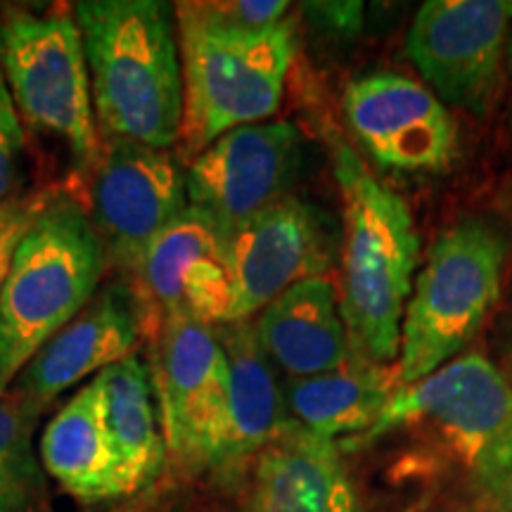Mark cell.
Instances as JSON below:
<instances>
[{
  "instance_id": "1",
  "label": "cell",
  "mask_w": 512,
  "mask_h": 512,
  "mask_svg": "<svg viewBox=\"0 0 512 512\" xmlns=\"http://www.w3.org/2000/svg\"><path fill=\"white\" fill-rule=\"evenodd\" d=\"M102 138L155 150L178 145L183 72L174 5L162 0H81L74 5Z\"/></svg>"
},
{
  "instance_id": "2",
  "label": "cell",
  "mask_w": 512,
  "mask_h": 512,
  "mask_svg": "<svg viewBox=\"0 0 512 512\" xmlns=\"http://www.w3.org/2000/svg\"><path fill=\"white\" fill-rule=\"evenodd\" d=\"M406 432L456 472L477 508L512 505V384L479 351L401 387L377 425L347 446Z\"/></svg>"
},
{
  "instance_id": "3",
  "label": "cell",
  "mask_w": 512,
  "mask_h": 512,
  "mask_svg": "<svg viewBox=\"0 0 512 512\" xmlns=\"http://www.w3.org/2000/svg\"><path fill=\"white\" fill-rule=\"evenodd\" d=\"M183 72V124L178 159L190 164L233 128L259 124L278 110L297 53L294 19L249 29L221 3H176Z\"/></svg>"
},
{
  "instance_id": "4",
  "label": "cell",
  "mask_w": 512,
  "mask_h": 512,
  "mask_svg": "<svg viewBox=\"0 0 512 512\" xmlns=\"http://www.w3.org/2000/svg\"><path fill=\"white\" fill-rule=\"evenodd\" d=\"M332 166L344 200L339 302L351 351L392 363L418 268V228L403 197L377 181L344 140H332Z\"/></svg>"
},
{
  "instance_id": "5",
  "label": "cell",
  "mask_w": 512,
  "mask_h": 512,
  "mask_svg": "<svg viewBox=\"0 0 512 512\" xmlns=\"http://www.w3.org/2000/svg\"><path fill=\"white\" fill-rule=\"evenodd\" d=\"M110 259L83 204L48 195L0 292V394L50 337L93 302Z\"/></svg>"
},
{
  "instance_id": "6",
  "label": "cell",
  "mask_w": 512,
  "mask_h": 512,
  "mask_svg": "<svg viewBox=\"0 0 512 512\" xmlns=\"http://www.w3.org/2000/svg\"><path fill=\"white\" fill-rule=\"evenodd\" d=\"M508 240L496 223L465 216L441 230L415 278L401 323V384L458 358L482 330L503 287Z\"/></svg>"
},
{
  "instance_id": "7",
  "label": "cell",
  "mask_w": 512,
  "mask_h": 512,
  "mask_svg": "<svg viewBox=\"0 0 512 512\" xmlns=\"http://www.w3.org/2000/svg\"><path fill=\"white\" fill-rule=\"evenodd\" d=\"M0 72L22 124L57 140L86 176L100 136L74 12H10L0 22Z\"/></svg>"
},
{
  "instance_id": "8",
  "label": "cell",
  "mask_w": 512,
  "mask_h": 512,
  "mask_svg": "<svg viewBox=\"0 0 512 512\" xmlns=\"http://www.w3.org/2000/svg\"><path fill=\"white\" fill-rule=\"evenodd\" d=\"M150 337L169 465L185 477H211L228 406V358L219 332L192 320L159 318Z\"/></svg>"
},
{
  "instance_id": "9",
  "label": "cell",
  "mask_w": 512,
  "mask_h": 512,
  "mask_svg": "<svg viewBox=\"0 0 512 512\" xmlns=\"http://www.w3.org/2000/svg\"><path fill=\"white\" fill-rule=\"evenodd\" d=\"M88 219L110 264L136 273L147 247L188 204L183 162L136 140L102 138L88 171Z\"/></svg>"
},
{
  "instance_id": "10",
  "label": "cell",
  "mask_w": 512,
  "mask_h": 512,
  "mask_svg": "<svg viewBox=\"0 0 512 512\" xmlns=\"http://www.w3.org/2000/svg\"><path fill=\"white\" fill-rule=\"evenodd\" d=\"M510 22V0H427L408 29V57L441 100L486 114L501 91Z\"/></svg>"
},
{
  "instance_id": "11",
  "label": "cell",
  "mask_w": 512,
  "mask_h": 512,
  "mask_svg": "<svg viewBox=\"0 0 512 512\" xmlns=\"http://www.w3.org/2000/svg\"><path fill=\"white\" fill-rule=\"evenodd\" d=\"M302 143V133L290 121L233 128L188 164V204L230 238L285 200L302 164Z\"/></svg>"
},
{
  "instance_id": "12",
  "label": "cell",
  "mask_w": 512,
  "mask_h": 512,
  "mask_svg": "<svg viewBox=\"0 0 512 512\" xmlns=\"http://www.w3.org/2000/svg\"><path fill=\"white\" fill-rule=\"evenodd\" d=\"M342 110L351 133L382 169L441 171L456 157V119L430 88L408 76H358L344 88Z\"/></svg>"
},
{
  "instance_id": "13",
  "label": "cell",
  "mask_w": 512,
  "mask_h": 512,
  "mask_svg": "<svg viewBox=\"0 0 512 512\" xmlns=\"http://www.w3.org/2000/svg\"><path fill=\"white\" fill-rule=\"evenodd\" d=\"M133 278L157 323L181 318L219 328L235 320L228 238L195 207L157 235Z\"/></svg>"
},
{
  "instance_id": "14",
  "label": "cell",
  "mask_w": 512,
  "mask_h": 512,
  "mask_svg": "<svg viewBox=\"0 0 512 512\" xmlns=\"http://www.w3.org/2000/svg\"><path fill=\"white\" fill-rule=\"evenodd\" d=\"M157 328L136 285L124 280L105 285L93 302L64 325L24 366L12 382L17 396L36 415L83 377L136 354L140 342Z\"/></svg>"
},
{
  "instance_id": "15",
  "label": "cell",
  "mask_w": 512,
  "mask_h": 512,
  "mask_svg": "<svg viewBox=\"0 0 512 512\" xmlns=\"http://www.w3.org/2000/svg\"><path fill=\"white\" fill-rule=\"evenodd\" d=\"M235 275V320H249L292 285L325 278L335 256L328 219L309 202L285 197L228 238Z\"/></svg>"
},
{
  "instance_id": "16",
  "label": "cell",
  "mask_w": 512,
  "mask_h": 512,
  "mask_svg": "<svg viewBox=\"0 0 512 512\" xmlns=\"http://www.w3.org/2000/svg\"><path fill=\"white\" fill-rule=\"evenodd\" d=\"M247 512H366L339 444L287 420L247 475Z\"/></svg>"
},
{
  "instance_id": "17",
  "label": "cell",
  "mask_w": 512,
  "mask_h": 512,
  "mask_svg": "<svg viewBox=\"0 0 512 512\" xmlns=\"http://www.w3.org/2000/svg\"><path fill=\"white\" fill-rule=\"evenodd\" d=\"M216 332L228 358V406L221 453L209 479L235 489L247 482L256 456L287 425V411L283 387L256 344L252 323L238 320Z\"/></svg>"
},
{
  "instance_id": "18",
  "label": "cell",
  "mask_w": 512,
  "mask_h": 512,
  "mask_svg": "<svg viewBox=\"0 0 512 512\" xmlns=\"http://www.w3.org/2000/svg\"><path fill=\"white\" fill-rule=\"evenodd\" d=\"M252 328L271 366L287 377L330 373L354 354L339 292L328 275L292 285L259 311Z\"/></svg>"
},
{
  "instance_id": "19",
  "label": "cell",
  "mask_w": 512,
  "mask_h": 512,
  "mask_svg": "<svg viewBox=\"0 0 512 512\" xmlns=\"http://www.w3.org/2000/svg\"><path fill=\"white\" fill-rule=\"evenodd\" d=\"M105 437L117 460L124 498L155 489L169 467L150 366L138 354L93 377Z\"/></svg>"
},
{
  "instance_id": "20",
  "label": "cell",
  "mask_w": 512,
  "mask_h": 512,
  "mask_svg": "<svg viewBox=\"0 0 512 512\" xmlns=\"http://www.w3.org/2000/svg\"><path fill=\"white\" fill-rule=\"evenodd\" d=\"M403 387L399 368L351 354L342 368L313 377H287V420L320 439L347 441L377 425Z\"/></svg>"
},
{
  "instance_id": "21",
  "label": "cell",
  "mask_w": 512,
  "mask_h": 512,
  "mask_svg": "<svg viewBox=\"0 0 512 512\" xmlns=\"http://www.w3.org/2000/svg\"><path fill=\"white\" fill-rule=\"evenodd\" d=\"M43 467L81 503L124 498L117 460L105 437L98 384L91 382L64 403L41 439Z\"/></svg>"
},
{
  "instance_id": "22",
  "label": "cell",
  "mask_w": 512,
  "mask_h": 512,
  "mask_svg": "<svg viewBox=\"0 0 512 512\" xmlns=\"http://www.w3.org/2000/svg\"><path fill=\"white\" fill-rule=\"evenodd\" d=\"M36 418L15 394H0V512H48L34 451Z\"/></svg>"
},
{
  "instance_id": "23",
  "label": "cell",
  "mask_w": 512,
  "mask_h": 512,
  "mask_svg": "<svg viewBox=\"0 0 512 512\" xmlns=\"http://www.w3.org/2000/svg\"><path fill=\"white\" fill-rule=\"evenodd\" d=\"M24 124L0 72V204L19 195L24 181Z\"/></svg>"
},
{
  "instance_id": "24",
  "label": "cell",
  "mask_w": 512,
  "mask_h": 512,
  "mask_svg": "<svg viewBox=\"0 0 512 512\" xmlns=\"http://www.w3.org/2000/svg\"><path fill=\"white\" fill-rule=\"evenodd\" d=\"M48 200V195H17L12 200L0 204V292H3L5 278H8L12 256L19 242H22L24 233L31 226V221L36 219V214L41 211L43 202Z\"/></svg>"
},
{
  "instance_id": "25",
  "label": "cell",
  "mask_w": 512,
  "mask_h": 512,
  "mask_svg": "<svg viewBox=\"0 0 512 512\" xmlns=\"http://www.w3.org/2000/svg\"><path fill=\"white\" fill-rule=\"evenodd\" d=\"M304 15L311 19L313 27L337 38L356 36L363 27L361 3H304Z\"/></svg>"
},
{
  "instance_id": "26",
  "label": "cell",
  "mask_w": 512,
  "mask_h": 512,
  "mask_svg": "<svg viewBox=\"0 0 512 512\" xmlns=\"http://www.w3.org/2000/svg\"><path fill=\"white\" fill-rule=\"evenodd\" d=\"M105 512H171V496L166 489V482L162 479L155 489L145 491V494L126 498V503L114 505V508Z\"/></svg>"
},
{
  "instance_id": "27",
  "label": "cell",
  "mask_w": 512,
  "mask_h": 512,
  "mask_svg": "<svg viewBox=\"0 0 512 512\" xmlns=\"http://www.w3.org/2000/svg\"><path fill=\"white\" fill-rule=\"evenodd\" d=\"M503 375L508 377V382L512 384V325L508 330V342H505L503 349Z\"/></svg>"
},
{
  "instance_id": "28",
  "label": "cell",
  "mask_w": 512,
  "mask_h": 512,
  "mask_svg": "<svg viewBox=\"0 0 512 512\" xmlns=\"http://www.w3.org/2000/svg\"><path fill=\"white\" fill-rule=\"evenodd\" d=\"M508 62H510V72H512V31H510V38H508Z\"/></svg>"
},
{
  "instance_id": "29",
  "label": "cell",
  "mask_w": 512,
  "mask_h": 512,
  "mask_svg": "<svg viewBox=\"0 0 512 512\" xmlns=\"http://www.w3.org/2000/svg\"><path fill=\"white\" fill-rule=\"evenodd\" d=\"M505 512H512V505H510V508H508V510H505Z\"/></svg>"
}]
</instances>
